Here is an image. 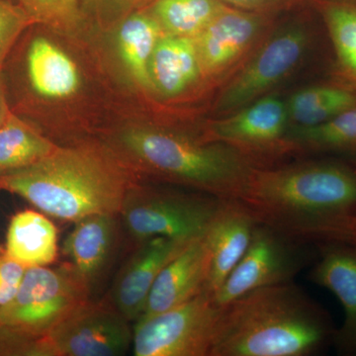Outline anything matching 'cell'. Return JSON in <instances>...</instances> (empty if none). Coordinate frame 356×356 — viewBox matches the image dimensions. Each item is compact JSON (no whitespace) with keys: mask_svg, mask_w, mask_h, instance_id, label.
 Segmentation results:
<instances>
[{"mask_svg":"<svg viewBox=\"0 0 356 356\" xmlns=\"http://www.w3.org/2000/svg\"><path fill=\"white\" fill-rule=\"evenodd\" d=\"M238 200L259 222L301 242L353 243L356 165L306 156L254 168Z\"/></svg>","mask_w":356,"mask_h":356,"instance_id":"obj_1","label":"cell"},{"mask_svg":"<svg viewBox=\"0 0 356 356\" xmlns=\"http://www.w3.org/2000/svg\"><path fill=\"white\" fill-rule=\"evenodd\" d=\"M137 177L112 147L93 143L58 146L46 158L0 175V191L25 199L40 212L74 222L120 213Z\"/></svg>","mask_w":356,"mask_h":356,"instance_id":"obj_2","label":"cell"},{"mask_svg":"<svg viewBox=\"0 0 356 356\" xmlns=\"http://www.w3.org/2000/svg\"><path fill=\"white\" fill-rule=\"evenodd\" d=\"M222 308L210 356H311L334 343L331 318L293 281Z\"/></svg>","mask_w":356,"mask_h":356,"instance_id":"obj_3","label":"cell"},{"mask_svg":"<svg viewBox=\"0 0 356 356\" xmlns=\"http://www.w3.org/2000/svg\"><path fill=\"white\" fill-rule=\"evenodd\" d=\"M115 145V153L131 170L135 165V172L222 199H240L259 168L228 145L159 126L125 129Z\"/></svg>","mask_w":356,"mask_h":356,"instance_id":"obj_4","label":"cell"},{"mask_svg":"<svg viewBox=\"0 0 356 356\" xmlns=\"http://www.w3.org/2000/svg\"><path fill=\"white\" fill-rule=\"evenodd\" d=\"M318 53L332 56L322 21L310 6L303 14L280 18L247 64L215 93L210 119L226 116L277 92Z\"/></svg>","mask_w":356,"mask_h":356,"instance_id":"obj_5","label":"cell"},{"mask_svg":"<svg viewBox=\"0 0 356 356\" xmlns=\"http://www.w3.org/2000/svg\"><path fill=\"white\" fill-rule=\"evenodd\" d=\"M222 198L194 189L165 188L135 181L119 218L135 243L165 236L193 241L205 235Z\"/></svg>","mask_w":356,"mask_h":356,"instance_id":"obj_6","label":"cell"},{"mask_svg":"<svg viewBox=\"0 0 356 356\" xmlns=\"http://www.w3.org/2000/svg\"><path fill=\"white\" fill-rule=\"evenodd\" d=\"M91 290L67 264L27 267L15 296L0 308V327L18 334L46 337Z\"/></svg>","mask_w":356,"mask_h":356,"instance_id":"obj_7","label":"cell"},{"mask_svg":"<svg viewBox=\"0 0 356 356\" xmlns=\"http://www.w3.org/2000/svg\"><path fill=\"white\" fill-rule=\"evenodd\" d=\"M289 130L285 96L273 92L233 113L209 119L199 137L234 147L259 168L294 159L288 140Z\"/></svg>","mask_w":356,"mask_h":356,"instance_id":"obj_8","label":"cell"},{"mask_svg":"<svg viewBox=\"0 0 356 356\" xmlns=\"http://www.w3.org/2000/svg\"><path fill=\"white\" fill-rule=\"evenodd\" d=\"M280 18V13L222 7L194 38L208 91L215 95L247 64Z\"/></svg>","mask_w":356,"mask_h":356,"instance_id":"obj_9","label":"cell"},{"mask_svg":"<svg viewBox=\"0 0 356 356\" xmlns=\"http://www.w3.org/2000/svg\"><path fill=\"white\" fill-rule=\"evenodd\" d=\"M222 308L203 291L175 307L135 323V356H210Z\"/></svg>","mask_w":356,"mask_h":356,"instance_id":"obj_10","label":"cell"},{"mask_svg":"<svg viewBox=\"0 0 356 356\" xmlns=\"http://www.w3.org/2000/svg\"><path fill=\"white\" fill-rule=\"evenodd\" d=\"M313 250L311 243L257 222L247 252L213 298L224 307L255 289L292 282L317 257Z\"/></svg>","mask_w":356,"mask_h":356,"instance_id":"obj_11","label":"cell"},{"mask_svg":"<svg viewBox=\"0 0 356 356\" xmlns=\"http://www.w3.org/2000/svg\"><path fill=\"white\" fill-rule=\"evenodd\" d=\"M58 356H121L133 343L131 322L109 300L89 299L48 334Z\"/></svg>","mask_w":356,"mask_h":356,"instance_id":"obj_12","label":"cell"},{"mask_svg":"<svg viewBox=\"0 0 356 356\" xmlns=\"http://www.w3.org/2000/svg\"><path fill=\"white\" fill-rule=\"evenodd\" d=\"M191 242L156 236L136 243L114 281L109 301L131 323L137 322L161 269Z\"/></svg>","mask_w":356,"mask_h":356,"instance_id":"obj_13","label":"cell"},{"mask_svg":"<svg viewBox=\"0 0 356 356\" xmlns=\"http://www.w3.org/2000/svg\"><path fill=\"white\" fill-rule=\"evenodd\" d=\"M257 221L238 199H222L204 235L207 275L204 291L214 294L247 252Z\"/></svg>","mask_w":356,"mask_h":356,"instance_id":"obj_14","label":"cell"},{"mask_svg":"<svg viewBox=\"0 0 356 356\" xmlns=\"http://www.w3.org/2000/svg\"><path fill=\"white\" fill-rule=\"evenodd\" d=\"M316 247L318 259L309 277L341 302L346 317L343 327L337 330L334 343L343 355H356V245L329 242Z\"/></svg>","mask_w":356,"mask_h":356,"instance_id":"obj_15","label":"cell"},{"mask_svg":"<svg viewBox=\"0 0 356 356\" xmlns=\"http://www.w3.org/2000/svg\"><path fill=\"white\" fill-rule=\"evenodd\" d=\"M121 221L116 214H93L74 222L62 252L65 262L92 292L113 259L120 235Z\"/></svg>","mask_w":356,"mask_h":356,"instance_id":"obj_16","label":"cell"},{"mask_svg":"<svg viewBox=\"0 0 356 356\" xmlns=\"http://www.w3.org/2000/svg\"><path fill=\"white\" fill-rule=\"evenodd\" d=\"M206 275L207 250L203 236L187 243L161 269L138 321L170 310L200 294L205 289Z\"/></svg>","mask_w":356,"mask_h":356,"instance_id":"obj_17","label":"cell"},{"mask_svg":"<svg viewBox=\"0 0 356 356\" xmlns=\"http://www.w3.org/2000/svg\"><path fill=\"white\" fill-rule=\"evenodd\" d=\"M152 86L166 99H177L206 88L195 41L165 34L159 40L149 64Z\"/></svg>","mask_w":356,"mask_h":356,"instance_id":"obj_18","label":"cell"},{"mask_svg":"<svg viewBox=\"0 0 356 356\" xmlns=\"http://www.w3.org/2000/svg\"><path fill=\"white\" fill-rule=\"evenodd\" d=\"M289 129L310 128L331 120L356 105V92L325 74L285 97Z\"/></svg>","mask_w":356,"mask_h":356,"instance_id":"obj_19","label":"cell"},{"mask_svg":"<svg viewBox=\"0 0 356 356\" xmlns=\"http://www.w3.org/2000/svg\"><path fill=\"white\" fill-rule=\"evenodd\" d=\"M331 47L327 74L356 92V0H310Z\"/></svg>","mask_w":356,"mask_h":356,"instance_id":"obj_20","label":"cell"},{"mask_svg":"<svg viewBox=\"0 0 356 356\" xmlns=\"http://www.w3.org/2000/svg\"><path fill=\"white\" fill-rule=\"evenodd\" d=\"M32 90L44 99H64L76 92L81 76L72 58L44 37L33 39L26 54Z\"/></svg>","mask_w":356,"mask_h":356,"instance_id":"obj_21","label":"cell"},{"mask_svg":"<svg viewBox=\"0 0 356 356\" xmlns=\"http://www.w3.org/2000/svg\"><path fill=\"white\" fill-rule=\"evenodd\" d=\"M3 250L25 268L51 266L58 254L57 228L40 211H21L9 222Z\"/></svg>","mask_w":356,"mask_h":356,"instance_id":"obj_22","label":"cell"},{"mask_svg":"<svg viewBox=\"0 0 356 356\" xmlns=\"http://www.w3.org/2000/svg\"><path fill=\"white\" fill-rule=\"evenodd\" d=\"M287 138L294 159L331 156L356 165V105L320 125L289 129Z\"/></svg>","mask_w":356,"mask_h":356,"instance_id":"obj_23","label":"cell"},{"mask_svg":"<svg viewBox=\"0 0 356 356\" xmlns=\"http://www.w3.org/2000/svg\"><path fill=\"white\" fill-rule=\"evenodd\" d=\"M163 28L152 13H138L122 23L118 33L121 60L140 86L153 89L149 64L154 48L163 34Z\"/></svg>","mask_w":356,"mask_h":356,"instance_id":"obj_24","label":"cell"},{"mask_svg":"<svg viewBox=\"0 0 356 356\" xmlns=\"http://www.w3.org/2000/svg\"><path fill=\"white\" fill-rule=\"evenodd\" d=\"M57 147L41 131L11 112L0 126V175L34 165Z\"/></svg>","mask_w":356,"mask_h":356,"instance_id":"obj_25","label":"cell"},{"mask_svg":"<svg viewBox=\"0 0 356 356\" xmlns=\"http://www.w3.org/2000/svg\"><path fill=\"white\" fill-rule=\"evenodd\" d=\"M226 4L224 0H156L151 13L165 34L194 39Z\"/></svg>","mask_w":356,"mask_h":356,"instance_id":"obj_26","label":"cell"},{"mask_svg":"<svg viewBox=\"0 0 356 356\" xmlns=\"http://www.w3.org/2000/svg\"><path fill=\"white\" fill-rule=\"evenodd\" d=\"M34 22L67 28L79 19V0H20Z\"/></svg>","mask_w":356,"mask_h":356,"instance_id":"obj_27","label":"cell"},{"mask_svg":"<svg viewBox=\"0 0 356 356\" xmlns=\"http://www.w3.org/2000/svg\"><path fill=\"white\" fill-rule=\"evenodd\" d=\"M34 23L21 4L0 0V70L20 35Z\"/></svg>","mask_w":356,"mask_h":356,"instance_id":"obj_28","label":"cell"},{"mask_svg":"<svg viewBox=\"0 0 356 356\" xmlns=\"http://www.w3.org/2000/svg\"><path fill=\"white\" fill-rule=\"evenodd\" d=\"M0 355L58 356V353L48 336H27L0 327Z\"/></svg>","mask_w":356,"mask_h":356,"instance_id":"obj_29","label":"cell"},{"mask_svg":"<svg viewBox=\"0 0 356 356\" xmlns=\"http://www.w3.org/2000/svg\"><path fill=\"white\" fill-rule=\"evenodd\" d=\"M25 267L0 250V308L13 299L25 273Z\"/></svg>","mask_w":356,"mask_h":356,"instance_id":"obj_30","label":"cell"},{"mask_svg":"<svg viewBox=\"0 0 356 356\" xmlns=\"http://www.w3.org/2000/svg\"><path fill=\"white\" fill-rule=\"evenodd\" d=\"M229 6L259 13H285L309 6L310 0H224Z\"/></svg>","mask_w":356,"mask_h":356,"instance_id":"obj_31","label":"cell"},{"mask_svg":"<svg viewBox=\"0 0 356 356\" xmlns=\"http://www.w3.org/2000/svg\"><path fill=\"white\" fill-rule=\"evenodd\" d=\"M83 1L98 10H105V9L123 10L136 6L140 0H83Z\"/></svg>","mask_w":356,"mask_h":356,"instance_id":"obj_32","label":"cell"},{"mask_svg":"<svg viewBox=\"0 0 356 356\" xmlns=\"http://www.w3.org/2000/svg\"><path fill=\"white\" fill-rule=\"evenodd\" d=\"M11 111L7 102L6 81L2 70H0V126L8 118Z\"/></svg>","mask_w":356,"mask_h":356,"instance_id":"obj_33","label":"cell"},{"mask_svg":"<svg viewBox=\"0 0 356 356\" xmlns=\"http://www.w3.org/2000/svg\"><path fill=\"white\" fill-rule=\"evenodd\" d=\"M353 245H356V222L355 227V238H353Z\"/></svg>","mask_w":356,"mask_h":356,"instance_id":"obj_34","label":"cell"}]
</instances>
